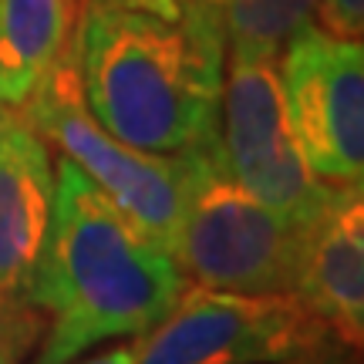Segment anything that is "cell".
Segmentation results:
<instances>
[{
  "mask_svg": "<svg viewBox=\"0 0 364 364\" xmlns=\"http://www.w3.org/2000/svg\"><path fill=\"white\" fill-rule=\"evenodd\" d=\"M216 156L236 186L297 226L314 220L334 189L314 176L290 135L277 61H226Z\"/></svg>",
  "mask_w": 364,
  "mask_h": 364,
  "instance_id": "cell-6",
  "label": "cell"
},
{
  "mask_svg": "<svg viewBox=\"0 0 364 364\" xmlns=\"http://www.w3.org/2000/svg\"><path fill=\"white\" fill-rule=\"evenodd\" d=\"M85 0H0V105L24 108L78 34Z\"/></svg>",
  "mask_w": 364,
  "mask_h": 364,
  "instance_id": "cell-10",
  "label": "cell"
},
{
  "mask_svg": "<svg viewBox=\"0 0 364 364\" xmlns=\"http://www.w3.org/2000/svg\"><path fill=\"white\" fill-rule=\"evenodd\" d=\"M284 112L304 162L327 186L364 182V48L307 24L277 58Z\"/></svg>",
  "mask_w": 364,
  "mask_h": 364,
  "instance_id": "cell-7",
  "label": "cell"
},
{
  "mask_svg": "<svg viewBox=\"0 0 364 364\" xmlns=\"http://www.w3.org/2000/svg\"><path fill=\"white\" fill-rule=\"evenodd\" d=\"M139 341V338H135ZM135 341H122V344H112L98 354H85L71 364H135Z\"/></svg>",
  "mask_w": 364,
  "mask_h": 364,
  "instance_id": "cell-15",
  "label": "cell"
},
{
  "mask_svg": "<svg viewBox=\"0 0 364 364\" xmlns=\"http://www.w3.org/2000/svg\"><path fill=\"white\" fill-rule=\"evenodd\" d=\"M44 314L31 307L24 297H11L0 290V358L14 354L24 358L38 348L41 334H44Z\"/></svg>",
  "mask_w": 364,
  "mask_h": 364,
  "instance_id": "cell-12",
  "label": "cell"
},
{
  "mask_svg": "<svg viewBox=\"0 0 364 364\" xmlns=\"http://www.w3.org/2000/svg\"><path fill=\"white\" fill-rule=\"evenodd\" d=\"M75 54L85 105L115 139L156 156H189L216 139L226 68L216 24L85 0Z\"/></svg>",
  "mask_w": 364,
  "mask_h": 364,
  "instance_id": "cell-2",
  "label": "cell"
},
{
  "mask_svg": "<svg viewBox=\"0 0 364 364\" xmlns=\"http://www.w3.org/2000/svg\"><path fill=\"white\" fill-rule=\"evenodd\" d=\"M287 364H361V351L331 338L327 344H321V348H314V351H307V354H300V358H294V361H287Z\"/></svg>",
  "mask_w": 364,
  "mask_h": 364,
  "instance_id": "cell-14",
  "label": "cell"
},
{
  "mask_svg": "<svg viewBox=\"0 0 364 364\" xmlns=\"http://www.w3.org/2000/svg\"><path fill=\"white\" fill-rule=\"evenodd\" d=\"M24 361V358H14V354H4V358H0V364H21Z\"/></svg>",
  "mask_w": 364,
  "mask_h": 364,
  "instance_id": "cell-16",
  "label": "cell"
},
{
  "mask_svg": "<svg viewBox=\"0 0 364 364\" xmlns=\"http://www.w3.org/2000/svg\"><path fill=\"white\" fill-rule=\"evenodd\" d=\"M314 27L338 41H361L364 34V0H317Z\"/></svg>",
  "mask_w": 364,
  "mask_h": 364,
  "instance_id": "cell-13",
  "label": "cell"
},
{
  "mask_svg": "<svg viewBox=\"0 0 364 364\" xmlns=\"http://www.w3.org/2000/svg\"><path fill=\"white\" fill-rule=\"evenodd\" d=\"M186 287L169 253L149 243L68 159H58L51 226L24 290L48 321L34 364H71L102 344L145 338Z\"/></svg>",
  "mask_w": 364,
  "mask_h": 364,
  "instance_id": "cell-1",
  "label": "cell"
},
{
  "mask_svg": "<svg viewBox=\"0 0 364 364\" xmlns=\"http://www.w3.org/2000/svg\"><path fill=\"white\" fill-rule=\"evenodd\" d=\"M294 300L348 348L364 341V186H334L304 223Z\"/></svg>",
  "mask_w": 364,
  "mask_h": 364,
  "instance_id": "cell-8",
  "label": "cell"
},
{
  "mask_svg": "<svg viewBox=\"0 0 364 364\" xmlns=\"http://www.w3.org/2000/svg\"><path fill=\"white\" fill-rule=\"evenodd\" d=\"M300 240L304 226L277 216L223 172L216 139L196 149V182L169 253L189 284L247 297H290Z\"/></svg>",
  "mask_w": 364,
  "mask_h": 364,
  "instance_id": "cell-4",
  "label": "cell"
},
{
  "mask_svg": "<svg viewBox=\"0 0 364 364\" xmlns=\"http://www.w3.org/2000/svg\"><path fill=\"white\" fill-rule=\"evenodd\" d=\"M327 341L331 331L294 297L189 284L169 317L135 341V364H287Z\"/></svg>",
  "mask_w": 364,
  "mask_h": 364,
  "instance_id": "cell-5",
  "label": "cell"
},
{
  "mask_svg": "<svg viewBox=\"0 0 364 364\" xmlns=\"http://www.w3.org/2000/svg\"><path fill=\"white\" fill-rule=\"evenodd\" d=\"M317 0H223L226 61H277L287 41L314 24Z\"/></svg>",
  "mask_w": 364,
  "mask_h": 364,
  "instance_id": "cell-11",
  "label": "cell"
},
{
  "mask_svg": "<svg viewBox=\"0 0 364 364\" xmlns=\"http://www.w3.org/2000/svg\"><path fill=\"white\" fill-rule=\"evenodd\" d=\"M54 209L51 145L21 108L0 105V290L24 297Z\"/></svg>",
  "mask_w": 364,
  "mask_h": 364,
  "instance_id": "cell-9",
  "label": "cell"
},
{
  "mask_svg": "<svg viewBox=\"0 0 364 364\" xmlns=\"http://www.w3.org/2000/svg\"><path fill=\"white\" fill-rule=\"evenodd\" d=\"M21 112L149 243L172 253L196 182V152L156 156L105 132L85 105L75 41Z\"/></svg>",
  "mask_w": 364,
  "mask_h": 364,
  "instance_id": "cell-3",
  "label": "cell"
}]
</instances>
